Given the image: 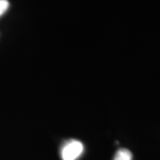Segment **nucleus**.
<instances>
[{
  "mask_svg": "<svg viewBox=\"0 0 160 160\" xmlns=\"http://www.w3.org/2000/svg\"><path fill=\"white\" fill-rule=\"evenodd\" d=\"M83 151L84 145L80 141L72 139L63 146L61 150V158L62 160H77L83 154Z\"/></svg>",
  "mask_w": 160,
  "mask_h": 160,
  "instance_id": "f257e3e1",
  "label": "nucleus"
},
{
  "mask_svg": "<svg viewBox=\"0 0 160 160\" xmlns=\"http://www.w3.org/2000/svg\"><path fill=\"white\" fill-rule=\"evenodd\" d=\"M114 160H132V153L127 149H120L116 153Z\"/></svg>",
  "mask_w": 160,
  "mask_h": 160,
  "instance_id": "f03ea898",
  "label": "nucleus"
},
{
  "mask_svg": "<svg viewBox=\"0 0 160 160\" xmlns=\"http://www.w3.org/2000/svg\"><path fill=\"white\" fill-rule=\"evenodd\" d=\"M9 8V2L8 0H0V17Z\"/></svg>",
  "mask_w": 160,
  "mask_h": 160,
  "instance_id": "7ed1b4c3",
  "label": "nucleus"
}]
</instances>
